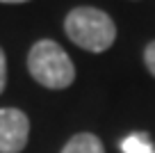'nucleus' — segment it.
<instances>
[{
    "instance_id": "nucleus-1",
    "label": "nucleus",
    "mask_w": 155,
    "mask_h": 153,
    "mask_svg": "<svg viewBox=\"0 0 155 153\" xmlns=\"http://www.w3.org/2000/svg\"><path fill=\"white\" fill-rule=\"evenodd\" d=\"M28 71L48 89H66L75 80V66L62 46L53 39L37 41L28 53Z\"/></svg>"
},
{
    "instance_id": "nucleus-7",
    "label": "nucleus",
    "mask_w": 155,
    "mask_h": 153,
    "mask_svg": "<svg viewBox=\"0 0 155 153\" xmlns=\"http://www.w3.org/2000/svg\"><path fill=\"white\" fill-rule=\"evenodd\" d=\"M5 85H7V59H5L2 48H0V91L5 89Z\"/></svg>"
},
{
    "instance_id": "nucleus-8",
    "label": "nucleus",
    "mask_w": 155,
    "mask_h": 153,
    "mask_svg": "<svg viewBox=\"0 0 155 153\" xmlns=\"http://www.w3.org/2000/svg\"><path fill=\"white\" fill-rule=\"evenodd\" d=\"M0 2H28V0H0Z\"/></svg>"
},
{
    "instance_id": "nucleus-2",
    "label": "nucleus",
    "mask_w": 155,
    "mask_h": 153,
    "mask_svg": "<svg viewBox=\"0 0 155 153\" xmlns=\"http://www.w3.org/2000/svg\"><path fill=\"white\" fill-rule=\"evenodd\" d=\"M68 39L89 53H105L116 39V25L96 7H75L64 21Z\"/></svg>"
},
{
    "instance_id": "nucleus-3",
    "label": "nucleus",
    "mask_w": 155,
    "mask_h": 153,
    "mask_svg": "<svg viewBox=\"0 0 155 153\" xmlns=\"http://www.w3.org/2000/svg\"><path fill=\"white\" fill-rule=\"evenodd\" d=\"M30 119L23 110L0 107V153H21L28 144Z\"/></svg>"
},
{
    "instance_id": "nucleus-5",
    "label": "nucleus",
    "mask_w": 155,
    "mask_h": 153,
    "mask_svg": "<svg viewBox=\"0 0 155 153\" xmlns=\"http://www.w3.org/2000/svg\"><path fill=\"white\" fill-rule=\"evenodd\" d=\"M121 153H155V146L150 144L148 135L132 133L121 142Z\"/></svg>"
},
{
    "instance_id": "nucleus-4",
    "label": "nucleus",
    "mask_w": 155,
    "mask_h": 153,
    "mask_svg": "<svg viewBox=\"0 0 155 153\" xmlns=\"http://www.w3.org/2000/svg\"><path fill=\"white\" fill-rule=\"evenodd\" d=\"M62 153H105L101 139L91 133H80L75 137H71L66 142V146L62 148Z\"/></svg>"
},
{
    "instance_id": "nucleus-6",
    "label": "nucleus",
    "mask_w": 155,
    "mask_h": 153,
    "mask_svg": "<svg viewBox=\"0 0 155 153\" xmlns=\"http://www.w3.org/2000/svg\"><path fill=\"white\" fill-rule=\"evenodd\" d=\"M144 62H146V66H148V71L155 76V41H150L148 46H146V50H144Z\"/></svg>"
}]
</instances>
